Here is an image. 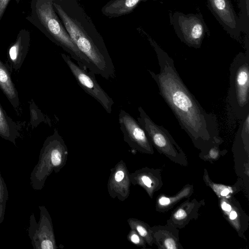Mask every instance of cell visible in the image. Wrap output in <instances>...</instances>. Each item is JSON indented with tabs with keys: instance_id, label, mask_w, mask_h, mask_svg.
I'll return each mask as SVG.
<instances>
[{
	"instance_id": "1",
	"label": "cell",
	"mask_w": 249,
	"mask_h": 249,
	"mask_svg": "<svg viewBox=\"0 0 249 249\" xmlns=\"http://www.w3.org/2000/svg\"><path fill=\"white\" fill-rule=\"evenodd\" d=\"M160 71L148 70L159 93L188 135L194 146L204 151L214 143L223 142L219 135L216 116L206 112L180 78L173 60L155 48Z\"/></svg>"
},
{
	"instance_id": "2",
	"label": "cell",
	"mask_w": 249,
	"mask_h": 249,
	"mask_svg": "<svg viewBox=\"0 0 249 249\" xmlns=\"http://www.w3.org/2000/svg\"><path fill=\"white\" fill-rule=\"evenodd\" d=\"M53 8L78 50L89 61L91 71L107 80L116 71L103 38L78 0H53Z\"/></svg>"
},
{
	"instance_id": "3",
	"label": "cell",
	"mask_w": 249,
	"mask_h": 249,
	"mask_svg": "<svg viewBox=\"0 0 249 249\" xmlns=\"http://www.w3.org/2000/svg\"><path fill=\"white\" fill-rule=\"evenodd\" d=\"M69 152L64 140L57 130L45 140L38 162L30 175L31 187L40 191L47 178L53 172L58 173L65 165Z\"/></svg>"
},
{
	"instance_id": "4",
	"label": "cell",
	"mask_w": 249,
	"mask_h": 249,
	"mask_svg": "<svg viewBox=\"0 0 249 249\" xmlns=\"http://www.w3.org/2000/svg\"><path fill=\"white\" fill-rule=\"evenodd\" d=\"M36 12L40 23L52 41L68 53L78 65L91 71L89 61L78 50L55 12L53 0H38Z\"/></svg>"
},
{
	"instance_id": "5",
	"label": "cell",
	"mask_w": 249,
	"mask_h": 249,
	"mask_svg": "<svg viewBox=\"0 0 249 249\" xmlns=\"http://www.w3.org/2000/svg\"><path fill=\"white\" fill-rule=\"evenodd\" d=\"M227 100L238 120H242L249 112V55L240 54L231 64Z\"/></svg>"
},
{
	"instance_id": "6",
	"label": "cell",
	"mask_w": 249,
	"mask_h": 249,
	"mask_svg": "<svg viewBox=\"0 0 249 249\" xmlns=\"http://www.w3.org/2000/svg\"><path fill=\"white\" fill-rule=\"evenodd\" d=\"M138 110L139 116L137 121L144 130L153 146L172 161L182 166H187L186 155L169 131L156 124L141 107Z\"/></svg>"
},
{
	"instance_id": "7",
	"label": "cell",
	"mask_w": 249,
	"mask_h": 249,
	"mask_svg": "<svg viewBox=\"0 0 249 249\" xmlns=\"http://www.w3.org/2000/svg\"><path fill=\"white\" fill-rule=\"evenodd\" d=\"M61 55L77 84L87 93L99 102L107 113L111 114L114 102L98 84L95 74L86 68L76 64L70 55L65 53Z\"/></svg>"
},
{
	"instance_id": "8",
	"label": "cell",
	"mask_w": 249,
	"mask_h": 249,
	"mask_svg": "<svg viewBox=\"0 0 249 249\" xmlns=\"http://www.w3.org/2000/svg\"><path fill=\"white\" fill-rule=\"evenodd\" d=\"M118 122L124 140L132 150L149 155L154 153L152 143L137 120L121 109L119 113Z\"/></svg>"
},
{
	"instance_id": "9",
	"label": "cell",
	"mask_w": 249,
	"mask_h": 249,
	"mask_svg": "<svg viewBox=\"0 0 249 249\" xmlns=\"http://www.w3.org/2000/svg\"><path fill=\"white\" fill-rule=\"evenodd\" d=\"M40 218L36 222L34 213L30 216L28 236L34 249H56L51 217L44 206H39Z\"/></svg>"
},
{
	"instance_id": "10",
	"label": "cell",
	"mask_w": 249,
	"mask_h": 249,
	"mask_svg": "<svg viewBox=\"0 0 249 249\" xmlns=\"http://www.w3.org/2000/svg\"><path fill=\"white\" fill-rule=\"evenodd\" d=\"M218 205L223 217L239 236L244 234L249 225V217L233 196L218 197Z\"/></svg>"
},
{
	"instance_id": "11",
	"label": "cell",
	"mask_w": 249,
	"mask_h": 249,
	"mask_svg": "<svg viewBox=\"0 0 249 249\" xmlns=\"http://www.w3.org/2000/svg\"><path fill=\"white\" fill-rule=\"evenodd\" d=\"M131 184L130 173L122 160L110 169L107 183L108 193L111 198L123 202L129 196Z\"/></svg>"
},
{
	"instance_id": "12",
	"label": "cell",
	"mask_w": 249,
	"mask_h": 249,
	"mask_svg": "<svg viewBox=\"0 0 249 249\" xmlns=\"http://www.w3.org/2000/svg\"><path fill=\"white\" fill-rule=\"evenodd\" d=\"M204 205V199L198 200L196 198L189 197L172 212L166 224L181 229L192 220L198 218L200 209Z\"/></svg>"
},
{
	"instance_id": "13",
	"label": "cell",
	"mask_w": 249,
	"mask_h": 249,
	"mask_svg": "<svg viewBox=\"0 0 249 249\" xmlns=\"http://www.w3.org/2000/svg\"><path fill=\"white\" fill-rule=\"evenodd\" d=\"M130 177L131 184L143 188L151 198L163 184L159 169L142 167L130 173Z\"/></svg>"
},
{
	"instance_id": "14",
	"label": "cell",
	"mask_w": 249,
	"mask_h": 249,
	"mask_svg": "<svg viewBox=\"0 0 249 249\" xmlns=\"http://www.w3.org/2000/svg\"><path fill=\"white\" fill-rule=\"evenodd\" d=\"M154 244L159 249H182L179 242V229L172 225L151 227Z\"/></svg>"
},
{
	"instance_id": "15",
	"label": "cell",
	"mask_w": 249,
	"mask_h": 249,
	"mask_svg": "<svg viewBox=\"0 0 249 249\" xmlns=\"http://www.w3.org/2000/svg\"><path fill=\"white\" fill-rule=\"evenodd\" d=\"M179 24L186 43L194 47H199L204 35V28L201 21L191 17L181 19Z\"/></svg>"
},
{
	"instance_id": "16",
	"label": "cell",
	"mask_w": 249,
	"mask_h": 249,
	"mask_svg": "<svg viewBox=\"0 0 249 249\" xmlns=\"http://www.w3.org/2000/svg\"><path fill=\"white\" fill-rule=\"evenodd\" d=\"M194 191V186L187 184L175 195L167 196L161 194L157 197L155 209L156 211L160 213L168 212L182 200L190 197Z\"/></svg>"
},
{
	"instance_id": "17",
	"label": "cell",
	"mask_w": 249,
	"mask_h": 249,
	"mask_svg": "<svg viewBox=\"0 0 249 249\" xmlns=\"http://www.w3.org/2000/svg\"><path fill=\"white\" fill-rule=\"evenodd\" d=\"M147 0H110L101 9L103 15L117 18L131 13L141 1Z\"/></svg>"
},
{
	"instance_id": "18",
	"label": "cell",
	"mask_w": 249,
	"mask_h": 249,
	"mask_svg": "<svg viewBox=\"0 0 249 249\" xmlns=\"http://www.w3.org/2000/svg\"><path fill=\"white\" fill-rule=\"evenodd\" d=\"M0 88L14 108L19 107L18 93L8 69L0 60Z\"/></svg>"
},
{
	"instance_id": "19",
	"label": "cell",
	"mask_w": 249,
	"mask_h": 249,
	"mask_svg": "<svg viewBox=\"0 0 249 249\" xmlns=\"http://www.w3.org/2000/svg\"><path fill=\"white\" fill-rule=\"evenodd\" d=\"M19 126L6 113L0 104V137L14 145L19 136Z\"/></svg>"
},
{
	"instance_id": "20",
	"label": "cell",
	"mask_w": 249,
	"mask_h": 249,
	"mask_svg": "<svg viewBox=\"0 0 249 249\" xmlns=\"http://www.w3.org/2000/svg\"><path fill=\"white\" fill-rule=\"evenodd\" d=\"M209 0L215 13L225 24L232 28L236 27L235 15L228 0Z\"/></svg>"
},
{
	"instance_id": "21",
	"label": "cell",
	"mask_w": 249,
	"mask_h": 249,
	"mask_svg": "<svg viewBox=\"0 0 249 249\" xmlns=\"http://www.w3.org/2000/svg\"><path fill=\"white\" fill-rule=\"evenodd\" d=\"M27 42L22 40L19 36L9 48L8 58L12 68L15 70L20 69L27 51Z\"/></svg>"
},
{
	"instance_id": "22",
	"label": "cell",
	"mask_w": 249,
	"mask_h": 249,
	"mask_svg": "<svg viewBox=\"0 0 249 249\" xmlns=\"http://www.w3.org/2000/svg\"><path fill=\"white\" fill-rule=\"evenodd\" d=\"M203 179L206 185L214 192L217 197L233 196L239 190L240 186L237 183L233 185H228L213 182L210 178L206 169L204 170Z\"/></svg>"
},
{
	"instance_id": "23",
	"label": "cell",
	"mask_w": 249,
	"mask_h": 249,
	"mask_svg": "<svg viewBox=\"0 0 249 249\" xmlns=\"http://www.w3.org/2000/svg\"><path fill=\"white\" fill-rule=\"evenodd\" d=\"M127 222L130 229L135 231L148 245L152 246L154 244L151 227L149 225L136 218H129Z\"/></svg>"
},
{
	"instance_id": "24",
	"label": "cell",
	"mask_w": 249,
	"mask_h": 249,
	"mask_svg": "<svg viewBox=\"0 0 249 249\" xmlns=\"http://www.w3.org/2000/svg\"><path fill=\"white\" fill-rule=\"evenodd\" d=\"M222 142H215L207 149L201 151L199 157L203 160L209 161L218 160L223 153H226V150L222 151L220 149L219 145Z\"/></svg>"
},
{
	"instance_id": "25",
	"label": "cell",
	"mask_w": 249,
	"mask_h": 249,
	"mask_svg": "<svg viewBox=\"0 0 249 249\" xmlns=\"http://www.w3.org/2000/svg\"><path fill=\"white\" fill-rule=\"evenodd\" d=\"M8 196L7 187L0 171V224L3 222L4 218L6 204Z\"/></svg>"
},
{
	"instance_id": "26",
	"label": "cell",
	"mask_w": 249,
	"mask_h": 249,
	"mask_svg": "<svg viewBox=\"0 0 249 249\" xmlns=\"http://www.w3.org/2000/svg\"><path fill=\"white\" fill-rule=\"evenodd\" d=\"M127 240L135 246L143 249L146 248L145 240L134 230L130 229L126 236Z\"/></svg>"
},
{
	"instance_id": "27",
	"label": "cell",
	"mask_w": 249,
	"mask_h": 249,
	"mask_svg": "<svg viewBox=\"0 0 249 249\" xmlns=\"http://www.w3.org/2000/svg\"><path fill=\"white\" fill-rule=\"evenodd\" d=\"M10 0H0V20Z\"/></svg>"
}]
</instances>
